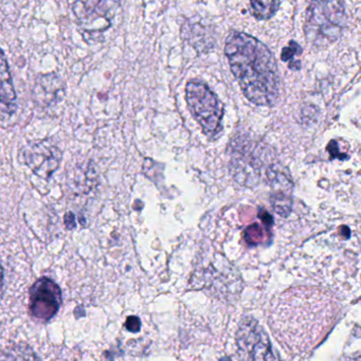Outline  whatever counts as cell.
I'll use <instances>...</instances> for the list:
<instances>
[{
	"label": "cell",
	"mask_w": 361,
	"mask_h": 361,
	"mask_svg": "<svg viewBox=\"0 0 361 361\" xmlns=\"http://www.w3.org/2000/svg\"><path fill=\"white\" fill-rule=\"evenodd\" d=\"M253 16L259 20H269L276 14L280 0H250Z\"/></svg>",
	"instance_id": "8fae6325"
},
{
	"label": "cell",
	"mask_w": 361,
	"mask_h": 361,
	"mask_svg": "<svg viewBox=\"0 0 361 361\" xmlns=\"http://www.w3.org/2000/svg\"><path fill=\"white\" fill-rule=\"evenodd\" d=\"M23 156L33 173L45 179L52 176L62 161V152L48 140L29 143L23 149Z\"/></svg>",
	"instance_id": "52a82bcc"
},
{
	"label": "cell",
	"mask_w": 361,
	"mask_h": 361,
	"mask_svg": "<svg viewBox=\"0 0 361 361\" xmlns=\"http://www.w3.org/2000/svg\"><path fill=\"white\" fill-rule=\"evenodd\" d=\"M236 345L243 359L274 360L269 338L263 327L252 318H245L236 333Z\"/></svg>",
	"instance_id": "5b68a950"
},
{
	"label": "cell",
	"mask_w": 361,
	"mask_h": 361,
	"mask_svg": "<svg viewBox=\"0 0 361 361\" xmlns=\"http://www.w3.org/2000/svg\"><path fill=\"white\" fill-rule=\"evenodd\" d=\"M30 314L37 320L48 322L60 310L62 304V290L49 278H41L30 288Z\"/></svg>",
	"instance_id": "8992f818"
},
{
	"label": "cell",
	"mask_w": 361,
	"mask_h": 361,
	"mask_svg": "<svg viewBox=\"0 0 361 361\" xmlns=\"http://www.w3.org/2000/svg\"><path fill=\"white\" fill-rule=\"evenodd\" d=\"M64 94V85L58 75H45L39 77L35 85V97L42 104L50 105L54 100L60 99Z\"/></svg>",
	"instance_id": "30bf717a"
},
{
	"label": "cell",
	"mask_w": 361,
	"mask_h": 361,
	"mask_svg": "<svg viewBox=\"0 0 361 361\" xmlns=\"http://www.w3.org/2000/svg\"><path fill=\"white\" fill-rule=\"evenodd\" d=\"M126 329L130 333H139L141 329V320L136 316H130L126 321Z\"/></svg>",
	"instance_id": "7c38bea8"
},
{
	"label": "cell",
	"mask_w": 361,
	"mask_h": 361,
	"mask_svg": "<svg viewBox=\"0 0 361 361\" xmlns=\"http://www.w3.org/2000/svg\"><path fill=\"white\" fill-rule=\"evenodd\" d=\"M225 54L240 90L250 102L272 106L280 94L278 65L262 42L244 32L228 35Z\"/></svg>",
	"instance_id": "6da1fadb"
},
{
	"label": "cell",
	"mask_w": 361,
	"mask_h": 361,
	"mask_svg": "<svg viewBox=\"0 0 361 361\" xmlns=\"http://www.w3.org/2000/svg\"><path fill=\"white\" fill-rule=\"evenodd\" d=\"M0 75H1V85H3L1 86V115H3V119H5L6 117H11L16 113L18 105H16V94L11 73H10L9 64L4 51H1Z\"/></svg>",
	"instance_id": "9c48e42d"
},
{
	"label": "cell",
	"mask_w": 361,
	"mask_h": 361,
	"mask_svg": "<svg viewBox=\"0 0 361 361\" xmlns=\"http://www.w3.org/2000/svg\"><path fill=\"white\" fill-rule=\"evenodd\" d=\"M65 224L68 229H73L75 227V217L73 213H67L66 217H65Z\"/></svg>",
	"instance_id": "5bb4252c"
},
{
	"label": "cell",
	"mask_w": 361,
	"mask_h": 361,
	"mask_svg": "<svg viewBox=\"0 0 361 361\" xmlns=\"http://www.w3.org/2000/svg\"><path fill=\"white\" fill-rule=\"evenodd\" d=\"M301 48H300L297 44L290 43V45H289L288 47L285 48V49L283 50L282 60L288 62V61L290 60L295 54H301Z\"/></svg>",
	"instance_id": "4fadbf2b"
},
{
	"label": "cell",
	"mask_w": 361,
	"mask_h": 361,
	"mask_svg": "<svg viewBox=\"0 0 361 361\" xmlns=\"http://www.w3.org/2000/svg\"><path fill=\"white\" fill-rule=\"evenodd\" d=\"M121 0H75L73 11L84 35H100L113 26Z\"/></svg>",
	"instance_id": "277c9868"
},
{
	"label": "cell",
	"mask_w": 361,
	"mask_h": 361,
	"mask_svg": "<svg viewBox=\"0 0 361 361\" xmlns=\"http://www.w3.org/2000/svg\"><path fill=\"white\" fill-rule=\"evenodd\" d=\"M345 25L344 0H312L305 22L308 43L322 48L337 41Z\"/></svg>",
	"instance_id": "7a4b0ae2"
},
{
	"label": "cell",
	"mask_w": 361,
	"mask_h": 361,
	"mask_svg": "<svg viewBox=\"0 0 361 361\" xmlns=\"http://www.w3.org/2000/svg\"><path fill=\"white\" fill-rule=\"evenodd\" d=\"M185 101L202 132L208 137L216 136L224 118V105L216 94L204 82L194 80L185 86Z\"/></svg>",
	"instance_id": "3957f363"
},
{
	"label": "cell",
	"mask_w": 361,
	"mask_h": 361,
	"mask_svg": "<svg viewBox=\"0 0 361 361\" xmlns=\"http://www.w3.org/2000/svg\"><path fill=\"white\" fill-rule=\"evenodd\" d=\"M270 185V202L274 210L281 216H288L293 207V181L280 164L270 166L267 171Z\"/></svg>",
	"instance_id": "ba28073f"
}]
</instances>
